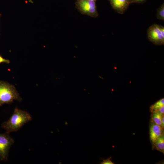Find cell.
<instances>
[{
  "label": "cell",
  "mask_w": 164,
  "mask_h": 164,
  "mask_svg": "<svg viewBox=\"0 0 164 164\" xmlns=\"http://www.w3.org/2000/svg\"><path fill=\"white\" fill-rule=\"evenodd\" d=\"M32 119V116L28 112L15 108L12 116L2 124V127L6 130V133L9 134L18 131Z\"/></svg>",
  "instance_id": "6da1fadb"
},
{
  "label": "cell",
  "mask_w": 164,
  "mask_h": 164,
  "mask_svg": "<svg viewBox=\"0 0 164 164\" xmlns=\"http://www.w3.org/2000/svg\"><path fill=\"white\" fill-rule=\"evenodd\" d=\"M22 98L15 87L7 82L0 81V106L10 103L14 100L21 101Z\"/></svg>",
  "instance_id": "7a4b0ae2"
},
{
  "label": "cell",
  "mask_w": 164,
  "mask_h": 164,
  "mask_svg": "<svg viewBox=\"0 0 164 164\" xmlns=\"http://www.w3.org/2000/svg\"><path fill=\"white\" fill-rule=\"evenodd\" d=\"M96 2L87 0H76L75 7L81 14L97 18L99 15Z\"/></svg>",
  "instance_id": "3957f363"
},
{
  "label": "cell",
  "mask_w": 164,
  "mask_h": 164,
  "mask_svg": "<svg viewBox=\"0 0 164 164\" xmlns=\"http://www.w3.org/2000/svg\"><path fill=\"white\" fill-rule=\"evenodd\" d=\"M147 36L148 39L157 45L164 44V27L156 24H153L148 28Z\"/></svg>",
  "instance_id": "277c9868"
},
{
  "label": "cell",
  "mask_w": 164,
  "mask_h": 164,
  "mask_svg": "<svg viewBox=\"0 0 164 164\" xmlns=\"http://www.w3.org/2000/svg\"><path fill=\"white\" fill-rule=\"evenodd\" d=\"M14 143L13 139L9 134H0V159H7L9 151Z\"/></svg>",
  "instance_id": "5b68a950"
},
{
  "label": "cell",
  "mask_w": 164,
  "mask_h": 164,
  "mask_svg": "<svg viewBox=\"0 0 164 164\" xmlns=\"http://www.w3.org/2000/svg\"><path fill=\"white\" fill-rule=\"evenodd\" d=\"M113 9L117 12L124 13L131 4L130 0H108Z\"/></svg>",
  "instance_id": "8992f818"
},
{
  "label": "cell",
  "mask_w": 164,
  "mask_h": 164,
  "mask_svg": "<svg viewBox=\"0 0 164 164\" xmlns=\"http://www.w3.org/2000/svg\"><path fill=\"white\" fill-rule=\"evenodd\" d=\"M163 129L153 122L151 124L150 127V137L153 146L156 140L164 134Z\"/></svg>",
  "instance_id": "52a82bcc"
},
{
  "label": "cell",
  "mask_w": 164,
  "mask_h": 164,
  "mask_svg": "<svg viewBox=\"0 0 164 164\" xmlns=\"http://www.w3.org/2000/svg\"><path fill=\"white\" fill-rule=\"evenodd\" d=\"M158 150L164 153V134L158 138L155 141L153 146Z\"/></svg>",
  "instance_id": "ba28073f"
},
{
  "label": "cell",
  "mask_w": 164,
  "mask_h": 164,
  "mask_svg": "<svg viewBox=\"0 0 164 164\" xmlns=\"http://www.w3.org/2000/svg\"><path fill=\"white\" fill-rule=\"evenodd\" d=\"M159 111L152 112V121L161 127L162 119V115Z\"/></svg>",
  "instance_id": "9c48e42d"
},
{
  "label": "cell",
  "mask_w": 164,
  "mask_h": 164,
  "mask_svg": "<svg viewBox=\"0 0 164 164\" xmlns=\"http://www.w3.org/2000/svg\"><path fill=\"white\" fill-rule=\"evenodd\" d=\"M164 106V99L163 98L159 100L154 104L152 105L150 108L151 112L158 111L162 106Z\"/></svg>",
  "instance_id": "30bf717a"
},
{
  "label": "cell",
  "mask_w": 164,
  "mask_h": 164,
  "mask_svg": "<svg viewBox=\"0 0 164 164\" xmlns=\"http://www.w3.org/2000/svg\"><path fill=\"white\" fill-rule=\"evenodd\" d=\"M157 19L164 21V3L157 9L156 12Z\"/></svg>",
  "instance_id": "8fae6325"
},
{
  "label": "cell",
  "mask_w": 164,
  "mask_h": 164,
  "mask_svg": "<svg viewBox=\"0 0 164 164\" xmlns=\"http://www.w3.org/2000/svg\"><path fill=\"white\" fill-rule=\"evenodd\" d=\"M111 157L109 158L103 160V162H102L101 164H114V163L112 162L111 160Z\"/></svg>",
  "instance_id": "7c38bea8"
},
{
  "label": "cell",
  "mask_w": 164,
  "mask_h": 164,
  "mask_svg": "<svg viewBox=\"0 0 164 164\" xmlns=\"http://www.w3.org/2000/svg\"><path fill=\"white\" fill-rule=\"evenodd\" d=\"M10 63V61L9 60L5 59L0 56V63Z\"/></svg>",
  "instance_id": "4fadbf2b"
},
{
  "label": "cell",
  "mask_w": 164,
  "mask_h": 164,
  "mask_svg": "<svg viewBox=\"0 0 164 164\" xmlns=\"http://www.w3.org/2000/svg\"><path fill=\"white\" fill-rule=\"evenodd\" d=\"M131 3H141L143 2L145 0H130Z\"/></svg>",
  "instance_id": "5bb4252c"
},
{
  "label": "cell",
  "mask_w": 164,
  "mask_h": 164,
  "mask_svg": "<svg viewBox=\"0 0 164 164\" xmlns=\"http://www.w3.org/2000/svg\"><path fill=\"white\" fill-rule=\"evenodd\" d=\"M162 114H164V106L161 107L158 111Z\"/></svg>",
  "instance_id": "9a60e30c"
},
{
  "label": "cell",
  "mask_w": 164,
  "mask_h": 164,
  "mask_svg": "<svg viewBox=\"0 0 164 164\" xmlns=\"http://www.w3.org/2000/svg\"><path fill=\"white\" fill-rule=\"evenodd\" d=\"M164 127V114L162 116V124H161V127L163 128Z\"/></svg>",
  "instance_id": "2e32d148"
},
{
  "label": "cell",
  "mask_w": 164,
  "mask_h": 164,
  "mask_svg": "<svg viewBox=\"0 0 164 164\" xmlns=\"http://www.w3.org/2000/svg\"><path fill=\"white\" fill-rule=\"evenodd\" d=\"M88 0V1H96L97 0Z\"/></svg>",
  "instance_id": "e0dca14e"
}]
</instances>
